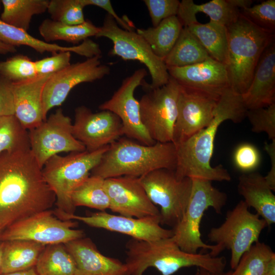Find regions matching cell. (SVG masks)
<instances>
[{"instance_id":"54","label":"cell","mask_w":275,"mask_h":275,"mask_svg":"<svg viewBox=\"0 0 275 275\" xmlns=\"http://www.w3.org/2000/svg\"><path fill=\"white\" fill-rule=\"evenodd\" d=\"M2 232H3V231H2V230L0 229V236H1V234H2Z\"/></svg>"},{"instance_id":"45","label":"cell","mask_w":275,"mask_h":275,"mask_svg":"<svg viewBox=\"0 0 275 275\" xmlns=\"http://www.w3.org/2000/svg\"><path fill=\"white\" fill-rule=\"evenodd\" d=\"M82 2L85 7L92 5L102 8L114 19L121 28L128 31H133L135 27L132 22L128 18L124 19L120 17L115 12L109 0H82Z\"/></svg>"},{"instance_id":"15","label":"cell","mask_w":275,"mask_h":275,"mask_svg":"<svg viewBox=\"0 0 275 275\" xmlns=\"http://www.w3.org/2000/svg\"><path fill=\"white\" fill-rule=\"evenodd\" d=\"M101 56L70 64L62 70L51 75L46 81L42 93V112L44 120L48 112L61 105L71 90L83 82L101 79L109 74L110 67L102 64Z\"/></svg>"},{"instance_id":"43","label":"cell","mask_w":275,"mask_h":275,"mask_svg":"<svg viewBox=\"0 0 275 275\" xmlns=\"http://www.w3.org/2000/svg\"><path fill=\"white\" fill-rule=\"evenodd\" d=\"M70 51H63L35 61L38 75L54 74L70 65L71 54Z\"/></svg>"},{"instance_id":"2","label":"cell","mask_w":275,"mask_h":275,"mask_svg":"<svg viewBox=\"0 0 275 275\" xmlns=\"http://www.w3.org/2000/svg\"><path fill=\"white\" fill-rule=\"evenodd\" d=\"M247 111L242 95L230 87L226 89L217 102L209 125L176 145L177 163L174 172L176 178L179 180L196 177L211 181H230L231 177L227 169L222 165L213 167L210 164L214 139L223 122L230 120L240 123L246 117Z\"/></svg>"},{"instance_id":"13","label":"cell","mask_w":275,"mask_h":275,"mask_svg":"<svg viewBox=\"0 0 275 275\" xmlns=\"http://www.w3.org/2000/svg\"><path fill=\"white\" fill-rule=\"evenodd\" d=\"M29 135L31 151L42 169L50 158L60 153L86 150L74 136L71 120L61 108L29 130Z\"/></svg>"},{"instance_id":"21","label":"cell","mask_w":275,"mask_h":275,"mask_svg":"<svg viewBox=\"0 0 275 275\" xmlns=\"http://www.w3.org/2000/svg\"><path fill=\"white\" fill-rule=\"evenodd\" d=\"M64 244L75 262V275H129L125 263L103 255L89 238Z\"/></svg>"},{"instance_id":"38","label":"cell","mask_w":275,"mask_h":275,"mask_svg":"<svg viewBox=\"0 0 275 275\" xmlns=\"http://www.w3.org/2000/svg\"><path fill=\"white\" fill-rule=\"evenodd\" d=\"M85 7L82 0H51L47 11L53 20L78 25L86 21L83 12Z\"/></svg>"},{"instance_id":"48","label":"cell","mask_w":275,"mask_h":275,"mask_svg":"<svg viewBox=\"0 0 275 275\" xmlns=\"http://www.w3.org/2000/svg\"><path fill=\"white\" fill-rule=\"evenodd\" d=\"M232 270L219 273L212 272L202 268L198 267L196 272L191 275H231Z\"/></svg>"},{"instance_id":"5","label":"cell","mask_w":275,"mask_h":275,"mask_svg":"<svg viewBox=\"0 0 275 275\" xmlns=\"http://www.w3.org/2000/svg\"><path fill=\"white\" fill-rule=\"evenodd\" d=\"M109 145L97 150L71 152L66 156L55 155L42 169L46 182L55 194L56 208L53 211L58 218L68 220L74 214L76 207L71 195L77 186L90 176Z\"/></svg>"},{"instance_id":"40","label":"cell","mask_w":275,"mask_h":275,"mask_svg":"<svg viewBox=\"0 0 275 275\" xmlns=\"http://www.w3.org/2000/svg\"><path fill=\"white\" fill-rule=\"evenodd\" d=\"M246 117L252 131L264 132L271 141L275 140V103L266 107L248 110Z\"/></svg>"},{"instance_id":"52","label":"cell","mask_w":275,"mask_h":275,"mask_svg":"<svg viewBox=\"0 0 275 275\" xmlns=\"http://www.w3.org/2000/svg\"><path fill=\"white\" fill-rule=\"evenodd\" d=\"M266 275H275V266H273Z\"/></svg>"},{"instance_id":"10","label":"cell","mask_w":275,"mask_h":275,"mask_svg":"<svg viewBox=\"0 0 275 275\" xmlns=\"http://www.w3.org/2000/svg\"><path fill=\"white\" fill-rule=\"evenodd\" d=\"M146 93L139 100L141 122L155 142H173L177 116V102L180 86L171 77L166 85L149 87L144 80Z\"/></svg>"},{"instance_id":"36","label":"cell","mask_w":275,"mask_h":275,"mask_svg":"<svg viewBox=\"0 0 275 275\" xmlns=\"http://www.w3.org/2000/svg\"><path fill=\"white\" fill-rule=\"evenodd\" d=\"M31 150L29 131L15 115L0 118V154Z\"/></svg>"},{"instance_id":"24","label":"cell","mask_w":275,"mask_h":275,"mask_svg":"<svg viewBox=\"0 0 275 275\" xmlns=\"http://www.w3.org/2000/svg\"><path fill=\"white\" fill-rule=\"evenodd\" d=\"M0 41L15 47L21 45L28 46L40 53L48 52L53 54L60 52L70 51L87 59L101 56L99 45L90 39H86L76 46H62L35 38L26 31L7 24L1 19Z\"/></svg>"},{"instance_id":"31","label":"cell","mask_w":275,"mask_h":275,"mask_svg":"<svg viewBox=\"0 0 275 275\" xmlns=\"http://www.w3.org/2000/svg\"><path fill=\"white\" fill-rule=\"evenodd\" d=\"M210 57L187 27H183L172 50L163 60L167 68L189 66Z\"/></svg>"},{"instance_id":"1","label":"cell","mask_w":275,"mask_h":275,"mask_svg":"<svg viewBox=\"0 0 275 275\" xmlns=\"http://www.w3.org/2000/svg\"><path fill=\"white\" fill-rule=\"evenodd\" d=\"M54 193L31 150L0 154V229L50 210Z\"/></svg>"},{"instance_id":"7","label":"cell","mask_w":275,"mask_h":275,"mask_svg":"<svg viewBox=\"0 0 275 275\" xmlns=\"http://www.w3.org/2000/svg\"><path fill=\"white\" fill-rule=\"evenodd\" d=\"M125 247V264L129 275H143L149 267L156 269L161 275H172L200 263L197 253L182 251L172 237L152 241L131 238Z\"/></svg>"},{"instance_id":"8","label":"cell","mask_w":275,"mask_h":275,"mask_svg":"<svg viewBox=\"0 0 275 275\" xmlns=\"http://www.w3.org/2000/svg\"><path fill=\"white\" fill-rule=\"evenodd\" d=\"M260 217L250 212L243 200L240 201L227 212L222 224L210 230L208 240L216 245L213 252L209 253L210 255L217 257L223 251L230 250V265L234 270L243 253L259 241L262 231L267 227L266 222Z\"/></svg>"},{"instance_id":"3","label":"cell","mask_w":275,"mask_h":275,"mask_svg":"<svg viewBox=\"0 0 275 275\" xmlns=\"http://www.w3.org/2000/svg\"><path fill=\"white\" fill-rule=\"evenodd\" d=\"M176 147L173 142L146 145L127 138L111 144L90 175L103 179L122 176L142 177L154 170H175Z\"/></svg>"},{"instance_id":"6","label":"cell","mask_w":275,"mask_h":275,"mask_svg":"<svg viewBox=\"0 0 275 275\" xmlns=\"http://www.w3.org/2000/svg\"><path fill=\"white\" fill-rule=\"evenodd\" d=\"M192 187L189 202L179 223L172 229L173 240L183 251L197 253L200 249L210 250L216 249L215 244H207L201 239L200 224L205 211L212 207L217 214L227 201V194L215 188L212 181L200 178H191Z\"/></svg>"},{"instance_id":"19","label":"cell","mask_w":275,"mask_h":275,"mask_svg":"<svg viewBox=\"0 0 275 275\" xmlns=\"http://www.w3.org/2000/svg\"><path fill=\"white\" fill-rule=\"evenodd\" d=\"M104 186L109 199V209L113 212L136 218L160 216L159 209L149 199L139 177L107 178Z\"/></svg>"},{"instance_id":"28","label":"cell","mask_w":275,"mask_h":275,"mask_svg":"<svg viewBox=\"0 0 275 275\" xmlns=\"http://www.w3.org/2000/svg\"><path fill=\"white\" fill-rule=\"evenodd\" d=\"M183 26L177 16L162 20L156 26L138 29L136 33L149 44L154 54L163 60L176 42Z\"/></svg>"},{"instance_id":"44","label":"cell","mask_w":275,"mask_h":275,"mask_svg":"<svg viewBox=\"0 0 275 275\" xmlns=\"http://www.w3.org/2000/svg\"><path fill=\"white\" fill-rule=\"evenodd\" d=\"M14 114L13 83L0 75V118Z\"/></svg>"},{"instance_id":"4","label":"cell","mask_w":275,"mask_h":275,"mask_svg":"<svg viewBox=\"0 0 275 275\" xmlns=\"http://www.w3.org/2000/svg\"><path fill=\"white\" fill-rule=\"evenodd\" d=\"M230 88L243 95L248 89L259 60L274 34L256 25L240 12L237 19L227 26Z\"/></svg>"},{"instance_id":"27","label":"cell","mask_w":275,"mask_h":275,"mask_svg":"<svg viewBox=\"0 0 275 275\" xmlns=\"http://www.w3.org/2000/svg\"><path fill=\"white\" fill-rule=\"evenodd\" d=\"M1 274L35 268L46 245L28 240L4 241Z\"/></svg>"},{"instance_id":"33","label":"cell","mask_w":275,"mask_h":275,"mask_svg":"<svg viewBox=\"0 0 275 275\" xmlns=\"http://www.w3.org/2000/svg\"><path fill=\"white\" fill-rule=\"evenodd\" d=\"M37 275H75V262L63 243L47 245L35 267Z\"/></svg>"},{"instance_id":"46","label":"cell","mask_w":275,"mask_h":275,"mask_svg":"<svg viewBox=\"0 0 275 275\" xmlns=\"http://www.w3.org/2000/svg\"><path fill=\"white\" fill-rule=\"evenodd\" d=\"M264 150L270 157L271 161L270 170L264 177L269 186L274 191L275 190V140H272L270 143H266L264 145Z\"/></svg>"},{"instance_id":"32","label":"cell","mask_w":275,"mask_h":275,"mask_svg":"<svg viewBox=\"0 0 275 275\" xmlns=\"http://www.w3.org/2000/svg\"><path fill=\"white\" fill-rule=\"evenodd\" d=\"M0 19L7 24L28 31L34 15L47 11L48 0H1Z\"/></svg>"},{"instance_id":"26","label":"cell","mask_w":275,"mask_h":275,"mask_svg":"<svg viewBox=\"0 0 275 275\" xmlns=\"http://www.w3.org/2000/svg\"><path fill=\"white\" fill-rule=\"evenodd\" d=\"M203 13L209 17L210 21L226 26L234 22L240 14V10L232 6L228 0H212L198 5L193 0L180 2L177 17L183 27L198 22L196 15Z\"/></svg>"},{"instance_id":"25","label":"cell","mask_w":275,"mask_h":275,"mask_svg":"<svg viewBox=\"0 0 275 275\" xmlns=\"http://www.w3.org/2000/svg\"><path fill=\"white\" fill-rule=\"evenodd\" d=\"M237 189L243 201L256 210L268 227L275 223V196L264 176L257 172L243 174L238 178Z\"/></svg>"},{"instance_id":"29","label":"cell","mask_w":275,"mask_h":275,"mask_svg":"<svg viewBox=\"0 0 275 275\" xmlns=\"http://www.w3.org/2000/svg\"><path fill=\"white\" fill-rule=\"evenodd\" d=\"M206 49L210 57L227 65L228 62V34L227 26L209 21L197 22L187 26Z\"/></svg>"},{"instance_id":"23","label":"cell","mask_w":275,"mask_h":275,"mask_svg":"<svg viewBox=\"0 0 275 275\" xmlns=\"http://www.w3.org/2000/svg\"><path fill=\"white\" fill-rule=\"evenodd\" d=\"M53 74L13 83L14 115L27 130L45 121L42 112V93L44 86Z\"/></svg>"},{"instance_id":"50","label":"cell","mask_w":275,"mask_h":275,"mask_svg":"<svg viewBox=\"0 0 275 275\" xmlns=\"http://www.w3.org/2000/svg\"><path fill=\"white\" fill-rule=\"evenodd\" d=\"M0 275H37V274L35 268H33L24 271L2 273Z\"/></svg>"},{"instance_id":"12","label":"cell","mask_w":275,"mask_h":275,"mask_svg":"<svg viewBox=\"0 0 275 275\" xmlns=\"http://www.w3.org/2000/svg\"><path fill=\"white\" fill-rule=\"evenodd\" d=\"M77 223L62 220L51 210L17 222L3 231L0 241L28 240L45 245L63 243L85 237L83 230L74 229Z\"/></svg>"},{"instance_id":"9","label":"cell","mask_w":275,"mask_h":275,"mask_svg":"<svg viewBox=\"0 0 275 275\" xmlns=\"http://www.w3.org/2000/svg\"><path fill=\"white\" fill-rule=\"evenodd\" d=\"M139 179L150 201L160 208V225L175 227L187 207L192 187L191 178L179 180L174 170L159 169Z\"/></svg>"},{"instance_id":"42","label":"cell","mask_w":275,"mask_h":275,"mask_svg":"<svg viewBox=\"0 0 275 275\" xmlns=\"http://www.w3.org/2000/svg\"><path fill=\"white\" fill-rule=\"evenodd\" d=\"M153 27L168 17L177 16L180 2L178 0H144Z\"/></svg>"},{"instance_id":"16","label":"cell","mask_w":275,"mask_h":275,"mask_svg":"<svg viewBox=\"0 0 275 275\" xmlns=\"http://www.w3.org/2000/svg\"><path fill=\"white\" fill-rule=\"evenodd\" d=\"M180 86L173 131V143L175 146L209 125L219 99L201 91Z\"/></svg>"},{"instance_id":"51","label":"cell","mask_w":275,"mask_h":275,"mask_svg":"<svg viewBox=\"0 0 275 275\" xmlns=\"http://www.w3.org/2000/svg\"><path fill=\"white\" fill-rule=\"evenodd\" d=\"M4 243V241H0V274H1L2 255H3Z\"/></svg>"},{"instance_id":"17","label":"cell","mask_w":275,"mask_h":275,"mask_svg":"<svg viewBox=\"0 0 275 275\" xmlns=\"http://www.w3.org/2000/svg\"><path fill=\"white\" fill-rule=\"evenodd\" d=\"M72 133L89 152L109 145L124 135L121 121L116 115L106 110L93 113L84 105L75 109Z\"/></svg>"},{"instance_id":"18","label":"cell","mask_w":275,"mask_h":275,"mask_svg":"<svg viewBox=\"0 0 275 275\" xmlns=\"http://www.w3.org/2000/svg\"><path fill=\"white\" fill-rule=\"evenodd\" d=\"M68 220L79 221L92 227L124 234L142 240H156L173 235L172 229L161 227L160 216L136 218L114 215L104 211L86 216L74 214L69 216Z\"/></svg>"},{"instance_id":"20","label":"cell","mask_w":275,"mask_h":275,"mask_svg":"<svg viewBox=\"0 0 275 275\" xmlns=\"http://www.w3.org/2000/svg\"><path fill=\"white\" fill-rule=\"evenodd\" d=\"M167 68L170 76L180 86L218 98L230 87L226 65L211 57L194 65Z\"/></svg>"},{"instance_id":"34","label":"cell","mask_w":275,"mask_h":275,"mask_svg":"<svg viewBox=\"0 0 275 275\" xmlns=\"http://www.w3.org/2000/svg\"><path fill=\"white\" fill-rule=\"evenodd\" d=\"M275 266V253L259 241L243 253L231 275H266Z\"/></svg>"},{"instance_id":"41","label":"cell","mask_w":275,"mask_h":275,"mask_svg":"<svg viewBox=\"0 0 275 275\" xmlns=\"http://www.w3.org/2000/svg\"><path fill=\"white\" fill-rule=\"evenodd\" d=\"M233 160L238 169L245 173H249L259 166L260 155L255 146L244 143L236 148L234 153Z\"/></svg>"},{"instance_id":"22","label":"cell","mask_w":275,"mask_h":275,"mask_svg":"<svg viewBox=\"0 0 275 275\" xmlns=\"http://www.w3.org/2000/svg\"><path fill=\"white\" fill-rule=\"evenodd\" d=\"M248 110L267 107L275 103V41L263 52L251 84L242 95Z\"/></svg>"},{"instance_id":"47","label":"cell","mask_w":275,"mask_h":275,"mask_svg":"<svg viewBox=\"0 0 275 275\" xmlns=\"http://www.w3.org/2000/svg\"><path fill=\"white\" fill-rule=\"evenodd\" d=\"M228 1L232 6L239 10L252 6L253 3L252 0H228Z\"/></svg>"},{"instance_id":"14","label":"cell","mask_w":275,"mask_h":275,"mask_svg":"<svg viewBox=\"0 0 275 275\" xmlns=\"http://www.w3.org/2000/svg\"><path fill=\"white\" fill-rule=\"evenodd\" d=\"M147 72L145 68L135 70L125 78L111 98L99 106L101 110L109 111L120 119L124 135L146 145L156 142L150 136L141 120L140 103L134 97L136 88L142 86Z\"/></svg>"},{"instance_id":"37","label":"cell","mask_w":275,"mask_h":275,"mask_svg":"<svg viewBox=\"0 0 275 275\" xmlns=\"http://www.w3.org/2000/svg\"><path fill=\"white\" fill-rule=\"evenodd\" d=\"M0 75L15 83L35 77L38 74L35 62L26 55L18 54L0 61Z\"/></svg>"},{"instance_id":"39","label":"cell","mask_w":275,"mask_h":275,"mask_svg":"<svg viewBox=\"0 0 275 275\" xmlns=\"http://www.w3.org/2000/svg\"><path fill=\"white\" fill-rule=\"evenodd\" d=\"M240 12L256 25L274 34L275 0L264 1L241 10Z\"/></svg>"},{"instance_id":"49","label":"cell","mask_w":275,"mask_h":275,"mask_svg":"<svg viewBox=\"0 0 275 275\" xmlns=\"http://www.w3.org/2000/svg\"><path fill=\"white\" fill-rule=\"evenodd\" d=\"M17 49L15 47L6 44L0 41V55H5L10 53L16 52Z\"/></svg>"},{"instance_id":"35","label":"cell","mask_w":275,"mask_h":275,"mask_svg":"<svg viewBox=\"0 0 275 275\" xmlns=\"http://www.w3.org/2000/svg\"><path fill=\"white\" fill-rule=\"evenodd\" d=\"M72 202L75 207L86 206L104 211L109 208V199L104 186V179L90 175L73 191Z\"/></svg>"},{"instance_id":"53","label":"cell","mask_w":275,"mask_h":275,"mask_svg":"<svg viewBox=\"0 0 275 275\" xmlns=\"http://www.w3.org/2000/svg\"><path fill=\"white\" fill-rule=\"evenodd\" d=\"M2 1L0 0V10L2 8Z\"/></svg>"},{"instance_id":"11","label":"cell","mask_w":275,"mask_h":275,"mask_svg":"<svg viewBox=\"0 0 275 275\" xmlns=\"http://www.w3.org/2000/svg\"><path fill=\"white\" fill-rule=\"evenodd\" d=\"M96 37H105L112 41L113 46L109 54L144 64L151 77L149 87L156 88L168 82L170 76L164 61L154 54L142 36L134 31L120 27L109 15L105 16Z\"/></svg>"},{"instance_id":"30","label":"cell","mask_w":275,"mask_h":275,"mask_svg":"<svg viewBox=\"0 0 275 275\" xmlns=\"http://www.w3.org/2000/svg\"><path fill=\"white\" fill-rule=\"evenodd\" d=\"M39 32L47 43L61 40L73 44H78L89 37L96 36L100 27L95 26L90 20L78 25H69L51 19H45L38 28Z\"/></svg>"}]
</instances>
